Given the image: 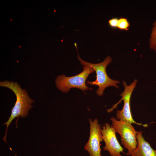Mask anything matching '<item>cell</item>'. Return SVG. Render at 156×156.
Returning <instances> with one entry per match:
<instances>
[{"instance_id":"cell-1","label":"cell","mask_w":156,"mask_h":156,"mask_svg":"<svg viewBox=\"0 0 156 156\" xmlns=\"http://www.w3.org/2000/svg\"><path fill=\"white\" fill-rule=\"evenodd\" d=\"M0 86L10 89L14 93L16 97V101L12 109L11 115L8 120L4 124L6 125V128L5 134L3 140L7 143V131L9 125L16 117L18 118L19 117L22 118L26 117L29 111L33 107L31 104L34 102V101L30 97L26 90L22 89L17 82L9 81H1Z\"/></svg>"},{"instance_id":"cell-2","label":"cell","mask_w":156,"mask_h":156,"mask_svg":"<svg viewBox=\"0 0 156 156\" xmlns=\"http://www.w3.org/2000/svg\"><path fill=\"white\" fill-rule=\"evenodd\" d=\"M78 59L81 64L90 66L96 72V80L92 82L88 81L87 83L92 85H97L98 86V88L96 91V93L98 95L102 96L105 90L109 86H114L117 88H119L118 86L116 84L119 83L120 82L118 80L110 78L106 72V67L112 61L110 56H107L103 61L97 64H93L84 61L81 58L78 54Z\"/></svg>"},{"instance_id":"cell-3","label":"cell","mask_w":156,"mask_h":156,"mask_svg":"<svg viewBox=\"0 0 156 156\" xmlns=\"http://www.w3.org/2000/svg\"><path fill=\"white\" fill-rule=\"evenodd\" d=\"M83 70L79 74L71 77H67L64 74L58 76L55 80L57 88L64 93L68 92L70 88H76L83 91L88 89L92 90L86 84V81L89 75L95 71L90 66L84 65Z\"/></svg>"},{"instance_id":"cell-4","label":"cell","mask_w":156,"mask_h":156,"mask_svg":"<svg viewBox=\"0 0 156 156\" xmlns=\"http://www.w3.org/2000/svg\"><path fill=\"white\" fill-rule=\"evenodd\" d=\"M110 120L116 133L120 136L121 144L128 150L127 155H131L137 146L136 136L138 131L127 121L118 120L114 117H112Z\"/></svg>"},{"instance_id":"cell-5","label":"cell","mask_w":156,"mask_h":156,"mask_svg":"<svg viewBox=\"0 0 156 156\" xmlns=\"http://www.w3.org/2000/svg\"><path fill=\"white\" fill-rule=\"evenodd\" d=\"M138 80H134L129 85H128L126 82L123 81L122 84L124 87V91L120 94L122 97L120 100L117 103L113 105L111 108L107 109L108 113L112 111L113 110L117 107L118 105L122 100L124 101V105L122 109L117 110L116 112V119L118 120L127 121L130 123L136 124L139 125H142L144 127H147V125H142L135 122L131 114L130 106V100L132 93L136 86Z\"/></svg>"},{"instance_id":"cell-6","label":"cell","mask_w":156,"mask_h":156,"mask_svg":"<svg viewBox=\"0 0 156 156\" xmlns=\"http://www.w3.org/2000/svg\"><path fill=\"white\" fill-rule=\"evenodd\" d=\"M90 133L88 142L84 146L90 156H101L100 142L103 141L101 124H99L97 118L92 120L89 119Z\"/></svg>"},{"instance_id":"cell-7","label":"cell","mask_w":156,"mask_h":156,"mask_svg":"<svg viewBox=\"0 0 156 156\" xmlns=\"http://www.w3.org/2000/svg\"><path fill=\"white\" fill-rule=\"evenodd\" d=\"M102 137L105 143L104 150L108 151L111 156H122L120 153H124L123 148L119 143L116 136V131L108 123H105L101 129Z\"/></svg>"},{"instance_id":"cell-8","label":"cell","mask_w":156,"mask_h":156,"mask_svg":"<svg viewBox=\"0 0 156 156\" xmlns=\"http://www.w3.org/2000/svg\"><path fill=\"white\" fill-rule=\"evenodd\" d=\"M142 133V131H138L136 136L137 146L130 156H156V150L144 140Z\"/></svg>"},{"instance_id":"cell-9","label":"cell","mask_w":156,"mask_h":156,"mask_svg":"<svg viewBox=\"0 0 156 156\" xmlns=\"http://www.w3.org/2000/svg\"><path fill=\"white\" fill-rule=\"evenodd\" d=\"M153 27L152 28L149 40V46L151 49L156 53V20L153 24Z\"/></svg>"},{"instance_id":"cell-10","label":"cell","mask_w":156,"mask_h":156,"mask_svg":"<svg viewBox=\"0 0 156 156\" xmlns=\"http://www.w3.org/2000/svg\"><path fill=\"white\" fill-rule=\"evenodd\" d=\"M130 26L129 23L126 18L121 17L119 19L117 27L118 29L127 31Z\"/></svg>"},{"instance_id":"cell-11","label":"cell","mask_w":156,"mask_h":156,"mask_svg":"<svg viewBox=\"0 0 156 156\" xmlns=\"http://www.w3.org/2000/svg\"><path fill=\"white\" fill-rule=\"evenodd\" d=\"M119 19L116 17L112 18L109 19L108 23L109 25L112 28H117Z\"/></svg>"}]
</instances>
